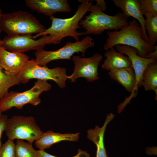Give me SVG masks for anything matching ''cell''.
I'll use <instances>...</instances> for the list:
<instances>
[{
  "label": "cell",
  "mask_w": 157,
  "mask_h": 157,
  "mask_svg": "<svg viewBox=\"0 0 157 157\" xmlns=\"http://www.w3.org/2000/svg\"><path fill=\"white\" fill-rule=\"evenodd\" d=\"M145 27L148 34L149 42L150 45L154 46L157 42V14L147 13Z\"/></svg>",
  "instance_id": "20"
},
{
  "label": "cell",
  "mask_w": 157,
  "mask_h": 157,
  "mask_svg": "<svg viewBox=\"0 0 157 157\" xmlns=\"http://www.w3.org/2000/svg\"><path fill=\"white\" fill-rule=\"evenodd\" d=\"M80 1L82 3L72 17L65 19L56 18L53 16L50 17L51 21V26L44 32L32 36V38L35 39L49 34L51 39L48 44H59L64 38L67 36L73 38L76 41H79L80 37L85 35L84 32L77 31L81 27L79 23L86 13L89 11L93 2L89 0Z\"/></svg>",
  "instance_id": "1"
},
{
  "label": "cell",
  "mask_w": 157,
  "mask_h": 157,
  "mask_svg": "<svg viewBox=\"0 0 157 157\" xmlns=\"http://www.w3.org/2000/svg\"><path fill=\"white\" fill-rule=\"evenodd\" d=\"M104 47L107 51L117 45H125L135 48L138 55L145 58L148 53L154 51L157 46L151 45L143 40L140 25L134 19L130 21L128 25L118 31H108Z\"/></svg>",
  "instance_id": "2"
},
{
  "label": "cell",
  "mask_w": 157,
  "mask_h": 157,
  "mask_svg": "<svg viewBox=\"0 0 157 157\" xmlns=\"http://www.w3.org/2000/svg\"><path fill=\"white\" fill-rule=\"evenodd\" d=\"M51 85L47 81L38 80L31 89L24 92L13 91L8 92L0 101V111H6L13 107L21 109L23 106L30 104L36 106L41 102L39 97L43 91L50 90Z\"/></svg>",
  "instance_id": "5"
},
{
  "label": "cell",
  "mask_w": 157,
  "mask_h": 157,
  "mask_svg": "<svg viewBox=\"0 0 157 157\" xmlns=\"http://www.w3.org/2000/svg\"><path fill=\"white\" fill-rule=\"evenodd\" d=\"M106 58L102 65V67L107 70L119 69L132 67L129 58L124 54L117 52L112 47L104 53Z\"/></svg>",
  "instance_id": "18"
},
{
  "label": "cell",
  "mask_w": 157,
  "mask_h": 157,
  "mask_svg": "<svg viewBox=\"0 0 157 157\" xmlns=\"http://www.w3.org/2000/svg\"><path fill=\"white\" fill-rule=\"evenodd\" d=\"M3 41L2 40H0V48L2 47Z\"/></svg>",
  "instance_id": "30"
},
{
  "label": "cell",
  "mask_w": 157,
  "mask_h": 157,
  "mask_svg": "<svg viewBox=\"0 0 157 157\" xmlns=\"http://www.w3.org/2000/svg\"><path fill=\"white\" fill-rule=\"evenodd\" d=\"M8 117L6 115L3 114L0 117V149L2 144L1 142V138L3 133L5 131L6 121Z\"/></svg>",
  "instance_id": "26"
},
{
  "label": "cell",
  "mask_w": 157,
  "mask_h": 157,
  "mask_svg": "<svg viewBox=\"0 0 157 157\" xmlns=\"http://www.w3.org/2000/svg\"><path fill=\"white\" fill-rule=\"evenodd\" d=\"M94 43L91 37L87 36L81 41L74 42H68L64 46L54 51H46L43 49L36 51L35 53L36 58L34 60L39 65L42 66H46L47 63L53 60H71L75 53L81 52L84 57L87 49L94 47Z\"/></svg>",
  "instance_id": "8"
},
{
  "label": "cell",
  "mask_w": 157,
  "mask_h": 157,
  "mask_svg": "<svg viewBox=\"0 0 157 157\" xmlns=\"http://www.w3.org/2000/svg\"><path fill=\"white\" fill-rule=\"evenodd\" d=\"M26 5L39 13L49 17L57 12L71 11L67 0H25Z\"/></svg>",
  "instance_id": "11"
},
{
  "label": "cell",
  "mask_w": 157,
  "mask_h": 157,
  "mask_svg": "<svg viewBox=\"0 0 157 157\" xmlns=\"http://www.w3.org/2000/svg\"><path fill=\"white\" fill-rule=\"evenodd\" d=\"M143 86L145 90H153L157 99V63L149 64L142 74Z\"/></svg>",
  "instance_id": "19"
},
{
  "label": "cell",
  "mask_w": 157,
  "mask_h": 157,
  "mask_svg": "<svg viewBox=\"0 0 157 157\" xmlns=\"http://www.w3.org/2000/svg\"><path fill=\"white\" fill-rule=\"evenodd\" d=\"M146 58L151 59L154 60H157V46L156 47L155 50L154 51H151L148 53L145 56Z\"/></svg>",
  "instance_id": "28"
},
{
  "label": "cell",
  "mask_w": 157,
  "mask_h": 157,
  "mask_svg": "<svg viewBox=\"0 0 157 157\" xmlns=\"http://www.w3.org/2000/svg\"><path fill=\"white\" fill-rule=\"evenodd\" d=\"M2 14V10L0 7V34L3 31L1 24V18Z\"/></svg>",
  "instance_id": "29"
},
{
  "label": "cell",
  "mask_w": 157,
  "mask_h": 157,
  "mask_svg": "<svg viewBox=\"0 0 157 157\" xmlns=\"http://www.w3.org/2000/svg\"><path fill=\"white\" fill-rule=\"evenodd\" d=\"M79 135V133L62 134L49 130L43 133L41 137L35 141V144L39 150H44L53 144L62 141H76L78 140Z\"/></svg>",
  "instance_id": "16"
},
{
  "label": "cell",
  "mask_w": 157,
  "mask_h": 157,
  "mask_svg": "<svg viewBox=\"0 0 157 157\" xmlns=\"http://www.w3.org/2000/svg\"><path fill=\"white\" fill-rule=\"evenodd\" d=\"M143 15L147 13L157 14V0H139Z\"/></svg>",
  "instance_id": "24"
},
{
  "label": "cell",
  "mask_w": 157,
  "mask_h": 157,
  "mask_svg": "<svg viewBox=\"0 0 157 157\" xmlns=\"http://www.w3.org/2000/svg\"><path fill=\"white\" fill-rule=\"evenodd\" d=\"M114 117L115 115L113 113L108 114L102 127H100L96 126L94 129H90L87 131L88 138L96 146V157H108L104 145V135L107 125Z\"/></svg>",
  "instance_id": "17"
},
{
  "label": "cell",
  "mask_w": 157,
  "mask_h": 157,
  "mask_svg": "<svg viewBox=\"0 0 157 157\" xmlns=\"http://www.w3.org/2000/svg\"><path fill=\"white\" fill-rule=\"evenodd\" d=\"M2 112L0 111V117L2 115V114H1Z\"/></svg>",
  "instance_id": "31"
},
{
  "label": "cell",
  "mask_w": 157,
  "mask_h": 157,
  "mask_svg": "<svg viewBox=\"0 0 157 157\" xmlns=\"http://www.w3.org/2000/svg\"><path fill=\"white\" fill-rule=\"evenodd\" d=\"M1 24L2 31L10 35L37 34L46 29L33 15L22 10L2 14Z\"/></svg>",
  "instance_id": "4"
},
{
  "label": "cell",
  "mask_w": 157,
  "mask_h": 157,
  "mask_svg": "<svg viewBox=\"0 0 157 157\" xmlns=\"http://www.w3.org/2000/svg\"><path fill=\"white\" fill-rule=\"evenodd\" d=\"M32 144L17 140L15 144L16 157H37V151L33 148Z\"/></svg>",
  "instance_id": "22"
},
{
  "label": "cell",
  "mask_w": 157,
  "mask_h": 157,
  "mask_svg": "<svg viewBox=\"0 0 157 157\" xmlns=\"http://www.w3.org/2000/svg\"><path fill=\"white\" fill-rule=\"evenodd\" d=\"M103 58L98 53L88 58L73 56L72 59L74 64V72L71 75L67 76V78L72 82H75L80 77L85 78L89 82L98 79V67Z\"/></svg>",
  "instance_id": "10"
},
{
  "label": "cell",
  "mask_w": 157,
  "mask_h": 157,
  "mask_svg": "<svg viewBox=\"0 0 157 157\" xmlns=\"http://www.w3.org/2000/svg\"><path fill=\"white\" fill-rule=\"evenodd\" d=\"M50 39L47 35H42L37 40L33 38L31 35H7L2 40V47L10 52L24 53L33 50L38 51L43 49Z\"/></svg>",
  "instance_id": "9"
},
{
  "label": "cell",
  "mask_w": 157,
  "mask_h": 157,
  "mask_svg": "<svg viewBox=\"0 0 157 157\" xmlns=\"http://www.w3.org/2000/svg\"><path fill=\"white\" fill-rule=\"evenodd\" d=\"M37 157H58L49 154L44 150H39L37 151ZM72 157H90V155L87 151H83L80 149L78 150L77 154Z\"/></svg>",
  "instance_id": "25"
},
{
  "label": "cell",
  "mask_w": 157,
  "mask_h": 157,
  "mask_svg": "<svg viewBox=\"0 0 157 157\" xmlns=\"http://www.w3.org/2000/svg\"><path fill=\"white\" fill-rule=\"evenodd\" d=\"M0 157H16L15 144L13 140L8 139L0 149Z\"/></svg>",
  "instance_id": "23"
},
{
  "label": "cell",
  "mask_w": 157,
  "mask_h": 157,
  "mask_svg": "<svg viewBox=\"0 0 157 157\" xmlns=\"http://www.w3.org/2000/svg\"><path fill=\"white\" fill-rule=\"evenodd\" d=\"M108 74L112 79L117 81L131 93L132 98L137 95L138 88L136 76L132 67L112 69L109 71Z\"/></svg>",
  "instance_id": "15"
},
{
  "label": "cell",
  "mask_w": 157,
  "mask_h": 157,
  "mask_svg": "<svg viewBox=\"0 0 157 157\" xmlns=\"http://www.w3.org/2000/svg\"><path fill=\"white\" fill-rule=\"evenodd\" d=\"M89 11V14L79 23V25L85 30V35H99L108 30L117 31L129 24L128 18L122 13H118L113 16L109 15L94 5L90 6Z\"/></svg>",
  "instance_id": "3"
},
{
  "label": "cell",
  "mask_w": 157,
  "mask_h": 157,
  "mask_svg": "<svg viewBox=\"0 0 157 157\" xmlns=\"http://www.w3.org/2000/svg\"><path fill=\"white\" fill-rule=\"evenodd\" d=\"M96 5L98 6L102 11H105L107 8L106 6V3L104 0H96Z\"/></svg>",
  "instance_id": "27"
},
{
  "label": "cell",
  "mask_w": 157,
  "mask_h": 157,
  "mask_svg": "<svg viewBox=\"0 0 157 157\" xmlns=\"http://www.w3.org/2000/svg\"><path fill=\"white\" fill-rule=\"evenodd\" d=\"M114 5L120 9L123 14L127 18L134 17L140 23L141 29V36L147 43L149 39L145 27V19L142 14L139 0H112Z\"/></svg>",
  "instance_id": "14"
},
{
  "label": "cell",
  "mask_w": 157,
  "mask_h": 157,
  "mask_svg": "<svg viewBox=\"0 0 157 157\" xmlns=\"http://www.w3.org/2000/svg\"><path fill=\"white\" fill-rule=\"evenodd\" d=\"M66 72V69L63 67L50 69L46 66H40L32 59L23 66L18 75L22 83H26L33 78L46 81L51 80L55 82L60 88H63L67 79Z\"/></svg>",
  "instance_id": "7"
},
{
  "label": "cell",
  "mask_w": 157,
  "mask_h": 157,
  "mask_svg": "<svg viewBox=\"0 0 157 157\" xmlns=\"http://www.w3.org/2000/svg\"><path fill=\"white\" fill-rule=\"evenodd\" d=\"M29 59L24 53L9 51L3 47L0 48V66L8 75H18Z\"/></svg>",
  "instance_id": "12"
},
{
  "label": "cell",
  "mask_w": 157,
  "mask_h": 157,
  "mask_svg": "<svg viewBox=\"0 0 157 157\" xmlns=\"http://www.w3.org/2000/svg\"><path fill=\"white\" fill-rule=\"evenodd\" d=\"M5 131L9 139L26 140L32 143L43 133L33 116L21 115L8 118Z\"/></svg>",
  "instance_id": "6"
},
{
  "label": "cell",
  "mask_w": 157,
  "mask_h": 157,
  "mask_svg": "<svg viewBox=\"0 0 157 157\" xmlns=\"http://www.w3.org/2000/svg\"><path fill=\"white\" fill-rule=\"evenodd\" d=\"M116 47L118 52L126 55L130 60L138 87L143 86L142 74L144 69L149 64L157 63V60L140 57L138 55L137 49L133 47L121 45H116Z\"/></svg>",
  "instance_id": "13"
},
{
  "label": "cell",
  "mask_w": 157,
  "mask_h": 157,
  "mask_svg": "<svg viewBox=\"0 0 157 157\" xmlns=\"http://www.w3.org/2000/svg\"><path fill=\"white\" fill-rule=\"evenodd\" d=\"M20 83L18 75H8L3 71L0 66V101L8 92V90L10 87Z\"/></svg>",
  "instance_id": "21"
}]
</instances>
